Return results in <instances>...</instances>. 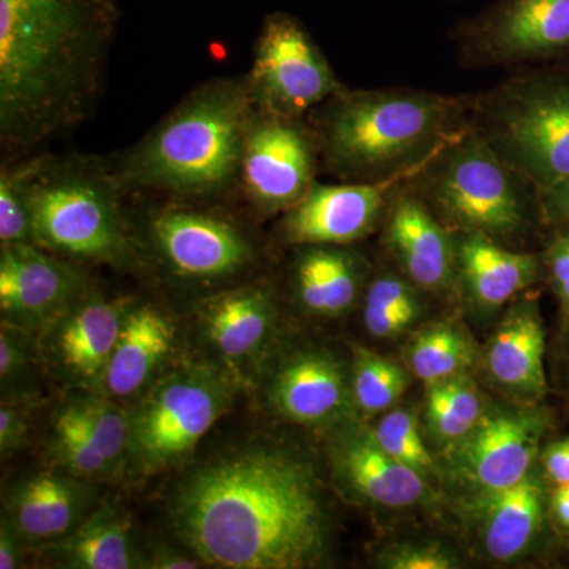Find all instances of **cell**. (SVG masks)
Here are the masks:
<instances>
[{
  "label": "cell",
  "instance_id": "23",
  "mask_svg": "<svg viewBox=\"0 0 569 569\" xmlns=\"http://www.w3.org/2000/svg\"><path fill=\"white\" fill-rule=\"evenodd\" d=\"M339 466L351 488L380 507H413L425 497L422 475L392 458L372 433L346 441L340 447Z\"/></svg>",
  "mask_w": 569,
  "mask_h": 569
},
{
  "label": "cell",
  "instance_id": "19",
  "mask_svg": "<svg viewBox=\"0 0 569 569\" xmlns=\"http://www.w3.org/2000/svg\"><path fill=\"white\" fill-rule=\"evenodd\" d=\"M545 328L538 307L520 302L505 318L488 348L490 376L516 395L541 399L548 391Z\"/></svg>",
  "mask_w": 569,
  "mask_h": 569
},
{
  "label": "cell",
  "instance_id": "6",
  "mask_svg": "<svg viewBox=\"0 0 569 569\" xmlns=\"http://www.w3.org/2000/svg\"><path fill=\"white\" fill-rule=\"evenodd\" d=\"M468 127L538 194L548 192L569 178V71H522L471 97Z\"/></svg>",
  "mask_w": 569,
  "mask_h": 569
},
{
  "label": "cell",
  "instance_id": "4",
  "mask_svg": "<svg viewBox=\"0 0 569 569\" xmlns=\"http://www.w3.org/2000/svg\"><path fill=\"white\" fill-rule=\"evenodd\" d=\"M254 108L249 78L204 82L127 153L123 179L183 197L220 192L239 178Z\"/></svg>",
  "mask_w": 569,
  "mask_h": 569
},
{
  "label": "cell",
  "instance_id": "44",
  "mask_svg": "<svg viewBox=\"0 0 569 569\" xmlns=\"http://www.w3.org/2000/svg\"><path fill=\"white\" fill-rule=\"evenodd\" d=\"M550 511L557 526L569 533V485L556 486L550 497Z\"/></svg>",
  "mask_w": 569,
  "mask_h": 569
},
{
  "label": "cell",
  "instance_id": "5",
  "mask_svg": "<svg viewBox=\"0 0 569 569\" xmlns=\"http://www.w3.org/2000/svg\"><path fill=\"white\" fill-rule=\"evenodd\" d=\"M406 183L452 233L485 234L500 244L522 234L533 209H541L537 190L468 126Z\"/></svg>",
  "mask_w": 569,
  "mask_h": 569
},
{
  "label": "cell",
  "instance_id": "26",
  "mask_svg": "<svg viewBox=\"0 0 569 569\" xmlns=\"http://www.w3.org/2000/svg\"><path fill=\"white\" fill-rule=\"evenodd\" d=\"M295 266L296 293L309 312L340 316L358 298L362 269L342 246H306Z\"/></svg>",
  "mask_w": 569,
  "mask_h": 569
},
{
  "label": "cell",
  "instance_id": "37",
  "mask_svg": "<svg viewBox=\"0 0 569 569\" xmlns=\"http://www.w3.org/2000/svg\"><path fill=\"white\" fill-rule=\"evenodd\" d=\"M28 365L26 348L17 335L11 331V326L6 329L3 326L0 332V378L6 387L13 378H17Z\"/></svg>",
  "mask_w": 569,
  "mask_h": 569
},
{
  "label": "cell",
  "instance_id": "9",
  "mask_svg": "<svg viewBox=\"0 0 569 569\" xmlns=\"http://www.w3.org/2000/svg\"><path fill=\"white\" fill-rule=\"evenodd\" d=\"M249 82L254 107L293 119H305L343 89L305 26L288 13L266 17Z\"/></svg>",
  "mask_w": 569,
  "mask_h": 569
},
{
  "label": "cell",
  "instance_id": "25",
  "mask_svg": "<svg viewBox=\"0 0 569 569\" xmlns=\"http://www.w3.org/2000/svg\"><path fill=\"white\" fill-rule=\"evenodd\" d=\"M482 535L486 550L498 561L526 552L541 529L545 497L535 478H523L509 488L488 490Z\"/></svg>",
  "mask_w": 569,
  "mask_h": 569
},
{
  "label": "cell",
  "instance_id": "41",
  "mask_svg": "<svg viewBox=\"0 0 569 569\" xmlns=\"http://www.w3.org/2000/svg\"><path fill=\"white\" fill-rule=\"evenodd\" d=\"M546 477L556 486L569 485V437L549 445L542 455Z\"/></svg>",
  "mask_w": 569,
  "mask_h": 569
},
{
  "label": "cell",
  "instance_id": "15",
  "mask_svg": "<svg viewBox=\"0 0 569 569\" xmlns=\"http://www.w3.org/2000/svg\"><path fill=\"white\" fill-rule=\"evenodd\" d=\"M385 231L402 276L419 290H447L458 279L455 233L408 189L406 181L391 194Z\"/></svg>",
  "mask_w": 569,
  "mask_h": 569
},
{
  "label": "cell",
  "instance_id": "2",
  "mask_svg": "<svg viewBox=\"0 0 569 569\" xmlns=\"http://www.w3.org/2000/svg\"><path fill=\"white\" fill-rule=\"evenodd\" d=\"M118 0H0V140L28 151L84 121L102 89Z\"/></svg>",
  "mask_w": 569,
  "mask_h": 569
},
{
  "label": "cell",
  "instance_id": "14",
  "mask_svg": "<svg viewBox=\"0 0 569 569\" xmlns=\"http://www.w3.org/2000/svg\"><path fill=\"white\" fill-rule=\"evenodd\" d=\"M82 280L71 266L36 244L0 249V310L17 328H40L58 318L80 295Z\"/></svg>",
  "mask_w": 569,
  "mask_h": 569
},
{
  "label": "cell",
  "instance_id": "21",
  "mask_svg": "<svg viewBox=\"0 0 569 569\" xmlns=\"http://www.w3.org/2000/svg\"><path fill=\"white\" fill-rule=\"evenodd\" d=\"M173 339V326L162 310L151 305L130 309L103 372L107 392L129 397L141 391L170 353Z\"/></svg>",
  "mask_w": 569,
  "mask_h": 569
},
{
  "label": "cell",
  "instance_id": "33",
  "mask_svg": "<svg viewBox=\"0 0 569 569\" xmlns=\"http://www.w3.org/2000/svg\"><path fill=\"white\" fill-rule=\"evenodd\" d=\"M69 406L111 466L126 460L130 438L129 411L100 397H84Z\"/></svg>",
  "mask_w": 569,
  "mask_h": 569
},
{
  "label": "cell",
  "instance_id": "30",
  "mask_svg": "<svg viewBox=\"0 0 569 569\" xmlns=\"http://www.w3.org/2000/svg\"><path fill=\"white\" fill-rule=\"evenodd\" d=\"M471 361L470 343L449 326L422 332L410 348L411 370L426 387L462 376Z\"/></svg>",
  "mask_w": 569,
  "mask_h": 569
},
{
  "label": "cell",
  "instance_id": "34",
  "mask_svg": "<svg viewBox=\"0 0 569 569\" xmlns=\"http://www.w3.org/2000/svg\"><path fill=\"white\" fill-rule=\"evenodd\" d=\"M54 430L58 458L73 477L96 478L108 473L112 467L110 460L97 448L73 408H63L56 418Z\"/></svg>",
  "mask_w": 569,
  "mask_h": 569
},
{
  "label": "cell",
  "instance_id": "1",
  "mask_svg": "<svg viewBox=\"0 0 569 569\" xmlns=\"http://www.w3.org/2000/svg\"><path fill=\"white\" fill-rule=\"evenodd\" d=\"M171 519L209 567L299 569L325 552L316 475L280 449H242L198 467L176 490Z\"/></svg>",
  "mask_w": 569,
  "mask_h": 569
},
{
  "label": "cell",
  "instance_id": "31",
  "mask_svg": "<svg viewBox=\"0 0 569 569\" xmlns=\"http://www.w3.org/2000/svg\"><path fill=\"white\" fill-rule=\"evenodd\" d=\"M407 387V373L399 366L366 348H356L353 395L361 410L367 413L389 410Z\"/></svg>",
  "mask_w": 569,
  "mask_h": 569
},
{
  "label": "cell",
  "instance_id": "39",
  "mask_svg": "<svg viewBox=\"0 0 569 569\" xmlns=\"http://www.w3.org/2000/svg\"><path fill=\"white\" fill-rule=\"evenodd\" d=\"M542 219L569 230V178L556 187L539 194Z\"/></svg>",
  "mask_w": 569,
  "mask_h": 569
},
{
  "label": "cell",
  "instance_id": "16",
  "mask_svg": "<svg viewBox=\"0 0 569 569\" xmlns=\"http://www.w3.org/2000/svg\"><path fill=\"white\" fill-rule=\"evenodd\" d=\"M545 427L541 415H498L479 421L460 440L459 466L486 490L518 485L529 477Z\"/></svg>",
  "mask_w": 569,
  "mask_h": 569
},
{
  "label": "cell",
  "instance_id": "13",
  "mask_svg": "<svg viewBox=\"0 0 569 569\" xmlns=\"http://www.w3.org/2000/svg\"><path fill=\"white\" fill-rule=\"evenodd\" d=\"M151 230L163 260L189 279H223L253 258L242 231L211 213L168 209L153 219Z\"/></svg>",
  "mask_w": 569,
  "mask_h": 569
},
{
  "label": "cell",
  "instance_id": "17",
  "mask_svg": "<svg viewBox=\"0 0 569 569\" xmlns=\"http://www.w3.org/2000/svg\"><path fill=\"white\" fill-rule=\"evenodd\" d=\"M455 244L458 280L479 306H505L537 280V254L518 252L478 233H455Z\"/></svg>",
  "mask_w": 569,
  "mask_h": 569
},
{
  "label": "cell",
  "instance_id": "7",
  "mask_svg": "<svg viewBox=\"0 0 569 569\" xmlns=\"http://www.w3.org/2000/svg\"><path fill=\"white\" fill-rule=\"evenodd\" d=\"M33 244L81 260L116 263L130 250L118 182L99 164L41 159L29 187Z\"/></svg>",
  "mask_w": 569,
  "mask_h": 569
},
{
  "label": "cell",
  "instance_id": "35",
  "mask_svg": "<svg viewBox=\"0 0 569 569\" xmlns=\"http://www.w3.org/2000/svg\"><path fill=\"white\" fill-rule=\"evenodd\" d=\"M372 437L392 458L425 475L433 467L432 456L427 451L417 418L406 410L385 415L373 430Z\"/></svg>",
  "mask_w": 569,
  "mask_h": 569
},
{
  "label": "cell",
  "instance_id": "36",
  "mask_svg": "<svg viewBox=\"0 0 569 569\" xmlns=\"http://www.w3.org/2000/svg\"><path fill=\"white\" fill-rule=\"evenodd\" d=\"M545 264L553 291L559 298L563 323L569 325V230L549 246Z\"/></svg>",
  "mask_w": 569,
  "mask_h": 569
},
{
  "label": "cell",
  "instance_id": "38",
  "mask_svg": "<svg viewBox=\"0 0 569 569\" xmlns=\"http://www.w3.org/2000/svg\"><path fill=\"white\" fill-rule=\"evenodd\" d=\"M395 569H449L452 561L441 550L429 548L403 549L389 559Z\"/></svg>",
  "mask_w": 569,
  "mask_h": 569
},
{
  "label": "cell",
  "instance_id": "27",
  "mask_svg": "<svg viewBox=\"0 0 569 569\" xmlns=\"http://www.w3.org/2000/svg\"><path fill=\"white\" fill-rule=\"evenodd\" d=\"M52 556L67 568L132 569L144 568L134 546L129 522L118 509L103 507L82 519L66 538L50 546Z\"/></svg>",
  "mask_w": 569,
  "mask_h": 569
},
{
  "label": "cell",
  "instance_id": "32",
  "mask_svg": "<svg viewBox=\"0 0 569 569\" xmlns=\"http://www.w3.org/2000/svg\"><path fill=\"white\" fill-rule=\"evenodd\" d=\"M41 159L17 167H3L0 173V244H33L29 187Z\"/></svg>",
  "mask_w": 569,
  "mask_h": 569
},
{
  "label": "cell",
  "instance_id": "24",
  "mask_svg": "<svg viewBox=\"0 0 569 569\" xmlns=\"http://www.w3.org/2000/svg\"><path fill=\"white\" fill-rule=\"evenodd\" d=\"M129 310L123 301L91 298L66 317L58 355L71 377L84 381L103 377Z\"/></svg>",
  "mask_w": 569,
  "mask_h": 569
},
{
  "label": "cell",
  "instance_id": "28",
  "mask_svg": "<svg viewBox=\"0 0 569 569\" xmlns=\"http://www.w3.org/2000/svg\"><path fill=\"white\" fill-rule=\"evenodd\" d=\"M419 288L402 274H381L370 282L366 293L367 331L377 339L400 335L421 312Z\"/></svg>",
  "mask_w": 569,
  "mask_h": 569
},
{
  "label": "cell",
  "instance_id": "12",
  "mask_svg": "<svg viewBox=\"0 0 569 569\" xmlns=\"http://www.w3.org/2000/svg\"><path fill=\"white\" fill-rule=\"evenodd\" d=\"M411 176L337 186L316 182L288 209L283 233L299 246H347L366 238L383 222L396 187Z\"/></svg>",
  "mask_w": 569,
  "mask_h": 569
},
{
  "label": "cell",
  "instance_id": "20",
  "mask_svg": "<svg viewBox=\"0 0 569 569\" xmlns=\"http://www.w3.org/2000/svg\"><path fill=\"white\" fill-rule=\"evenodd\" d=\"M271 400L279 413L298 425H321L336 418L347 402L343 372L321 353L296 356L277 373Z\"/></svg>",
  "mask_w": 569,
  "mask_h": 569
},
{
  "label": "cell",
  "instance_id": "18",
  "mask_svg": "<svg viewBox=\"0 0 569 569\" xmlns=\"http://www.w3.org/2000/svg\"><path fill=\"white\" fill-rule=\"evenodd\" d=\"M88 505V492L80 482L43 471L11 493L9 519L24 541L56 542L80 526Z\"/></svg>",
  "mask_w": 569,
  "mask_h": 569
},
{
  "label": "cell",
  "instance_id": "42",
  "mask_svg": "<svg viewBox=\"0 0 569 569\" xmlns=\"http://www.w3.org/2000/svg\"><path fill=\"white\" fill-rule=\"evenodd\" d=\"M24 539L14 529L9 518L2 519L0 527V569L21 567V545Z\"/></svg>",
  "mask_w": 569,
  "mask_h": 569
},
{
  "label": "cell",
  "instance_id": "3",
  "mask_svg": "<svg viewBox=\"0 0 569 569\" xmlns=\"http://www.w3.org/2000/svg\"><path fill=\"white\" fill-rule=\"evenodd\" d=\"M471 97L411 88L342 91L316 108L325 167L347 182L411 176L468 126Z\"/></svg>",
  "mask_w": 569,
  "mask_h": 569
},
{
  "label": "cell",
  "instance_id": "8",
  "mask_svg": "<svg viewBox=\"0 0 569 569\" xmlns=\"http://www.w3.org/2000/svg\"><path fill=\"white\" fill-rule=\"evenodd\" d=\"M230 381L206 366H187L162 378L130 411L126 462L151 477L174 466L230 408Z\"/></svg>",
  "mask_w": 569,
  "mask_h": 569
},
{
  "label": "cell",
  "instance_id": "43",
  "mask_svg": "<svg viewBox=\"0 0 569 569\" xmlns=\"http://www.w3.org/2000/svg\"><path fill=\"white\" fill-rule=\"evenodd\" d=\"M200 559H192V557L181 556L170 549H156L153 550L151 560H149L148 568L159 569H193L200 568Z\"/></svg>",
  "mask_w": 569,
  "mask_h": 569
},
{
  "label": "cell",
  "instance_id": "10",
  "mask_svg": "<svg viewBox=\"0 0 569 569\" xmlns=\"http://www.w3.org/2000/svg\"><path fill=\"white\" fill-rule=\"evenodd\" d=\"M462 62L512 67L569 52V0H498L459 36Z\"/></svg>",
  "mask_w": 569,
  "mask_h": 569
},
{
  "label": "cell",
  "instance_id": "22",
  "mask_svg": "<svg viewBox=\"0 0 569 569\" xmlns=\"http://www.w3.org/2000/svg\"><path fill=\"white\" fill-rule=\"evenodd\" d=\"M276 309L261 288H238L206 299L200 321L212 347L223 358L242 361L260 350L271 331Z\"/></svg>",
  "mask_w": 569,
  "mask_h": 569
},
{
  "label": "cell",
  "instance_id": "40",
  "mask_svg": "<svg viewBox=\"0 0 569 569\" xmlns=\"http://www.w3.org/2000/svg\"><path fill=\"white\" fill-rule=\"evenodd\" d=\"M28 437V422L20 411L3 406L0 408V449L2 455L20 449Z\"/></svg>",
  "mask_w": 569,
  "mask_h": 569
},
{
  "label": "cell",
  "instance_id": "29",
  "mask_svg": "<svg viewBox=\"0 0 569 569\" xmlns=\"http://www.w3.org/2000/svg\"><path fill=\"white\" fill-rule=\"evenodd\" d=\"M481 399L463 376L427 387V419L441 441H460L481 421Z\"/></svg>",
  "mask_w": 569,
  "mask_h": 569
},
{
  "label": "cell",
  "instance_id": "11",
  "mask_svg": "<svg viewBox=\"0 0 569 569\" xmlns=\"http://www.w3.org/2000/svg\"><path fill=\"white\" fill-rule=\"evenodd\" d=\"M318 160L316 134L305 119L254 108L239 178L258 208L276 212L298 204L316 183Z\"/></svg>",
  "mask_w": 569,
  "mask_h": 569
}]
</instances>
